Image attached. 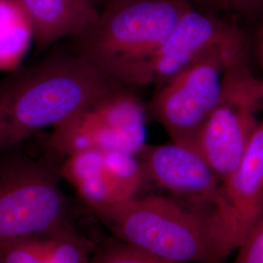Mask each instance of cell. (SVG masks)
Instances as JSON below:
<instances>
[{
  "instance_id": "16",
  "label": "cell",
  "mask_w": 263,
  "mask_h": 263,
  "mask_svg": "<svg viewBox=\"0 0 263 263\" xmlns=\"http://www.w3.org/2000/svg\"><path fill=\"white\" fill-rule=\"evenodd\" d=\"M194 7L221 16L263 14V0H189Z\"/></svg>"
},
{
  "instance_id": "1",
  "label": "cell",
  "mask_w": 263,
  "mask_h": 263,
  "mask_svg": "<svg viewBox=\"0 0 263 263\" xmlns=\"http://www.w3.org/2000/svg\"><path fill=\"white\" fill-rule=\"evenodd\" d=\"M120 86L73 50L57 49L0 81V152L54 128Z\"/></svg>"
},
{
  "instance_id": "5",
  "label": "cell",
  "mask_w": 263,
  "mask_h": 263,
  "mask_svg": "<svg viewBox=\"0 0 263 263\" xmlns=\"http://www.w3.org/2000/svg\"><path fill=\"white\" fill-rule=\"evenodd\" d=\"M248 53L247 37L227 43L156 87L147 109L172 141L196 148L198 136L219 100L227 70L248 59Z\"/></svg>"
},
{
  "instance_id": "7",
  "label": "cell",
  "mask_w": 263,
  "mask_h": 263,
  "mask_svg": "<svg viewBox=\"0 0 263 263\" xmlns=\"http://www.w3.org/2000/svg\"><path fill=\"white\" fill-rule=\"evenodd\" d=\"M263 78L241 60L226 72L221 94L198 136L196 148L222 182L235 170L262 118Z\"/></svg>"
},
{
  "instance_id": "3",
  "label": "cell",
  "mask_w": 263,
  "mask_h": 263,
  "mask_svg": "<svg viewBox=\"0 0 263 263\" xmlns=\"http://www.w3.org/2000/svg\"><path fill=\"white\" fill-rule=\"evenodd\" d=\"M25 143L0 152V244L76 227L62 187L63 158L47 147L35 154Z\"/></svg>"
},
{
  "instance_id": "4",
  "label": "cell",
  "mask_w": 263,
  "mask_h": 263,
  "mask_svg": "<svg viewBox=\"0 0 263 263\" xmlns=\"http://www.w3.org/2000/svg\"><path fill=\"white\" fill-rule=\"evenodd\" d=\"M189 0H111L84 33L71 38L73 50L113 84L124 71L166 37Z\"/></svg>"
},
{
  "instance_id": "10",
  "label": "cell",
  "mask_w": 263,
  "mask_h": 263,
  "mask_svg": "<svg viewBox=\"0 0 263 263\" xmlns=\"http://www.w3.org/2000/svg\"><path fill=\"white\" fill-rule=\"evenodd\" d=\"M147 183L169 197L193 207L216 211L221 204V181L202 154L193 147L172 141L146 144L138 155Z\"/></svg>"
},
{
  "instance_id": "9",
  "label": "cell",
  "mask_w": 263,
  "mask_h": 263,
  "mask_svg": "<svg viewBox=\"0 0 263 263\" xmlns=\"http://www.w3.org/2000/svg\"><path fill=\"white\" fill-rule=\"evenodd\" d=\"M60 174L93 212L141 195L147 183L141 160L122 151H84L66 156Z\"/></svg>"
},
{
  "instance_id": "15",
  "label": "cell",
  "mask_w": 263,
  "mask_h": 263,
  "mask_svg": "<svg viewBox=\"0 0 263 263\" xmlns=\"http://www.w3.org/2000/svg\"><path fill=\"white\" fill-rule=\"evenodd\" d=\"M90 263H174L117 239L98 246Z\"/></svg>"
},
{
  "instance_id": "14",
  "label": "cell",
  "mask_w": 263,
  "mask_h": 263,
  "mask_svg": "<svg viewBox=\"0 0 263 263\" xmlns=\"http://www.w3.org/2000/svg\"><path fill=\"white\" fill-rule=\"evenodd\" d=\"M33 38L28 20L13 0H0V68L15 66Z\"/></svg>"
},
{
  "instance_id": "19",
  "label": "cell",
  "mask_w": 263,
  "mask_h": 263,
  "mask_svg": "<svg viewBox=\"0 0 263 263\" xmlns=\"http://www.w3.org/2000/svg\"><path fill=\"white\" fill-rule=\"evenodd\" d=\"M111 0H92V2L94 3L95 6L99 9V11H101V10L104 8V6L108 3V2H110Z\"/></svg>"
},
{
  "instance_id": "2",
  "label": "cell",
  "mask_w": 263,
  "mask_h": 263,
  "mask_svg": "<svg viewBox=\"0 0 263 263\" xmlns=\"http://www.w3.org/2000/svg\"><path fill=\"white\" fill-rule=\"evenodd\" d=\"M126 244L174 263H224L215 211L169 196L139 195L94 212Z\"/></svg>"
},
{
  "instance_id": "18",
  "label": "cell",
  "mask_w": 263,
  "mask_h": 263,
  "mask_svg": "<svg viewBox=\"0 0 263 263\" xmlns=\"http://www.w3.org/2000/svg\"><path fill=\"white\" fill-rule=\"evenodd\" d=\"M255 45H256V54L258 58V62H259L260 67L262 69L263 78V24L257 32L256 39H255Z\"/></svg>"
},
{
  "instance_id": "12",
  "label": "cell",
  "mask_w": 263,
  "mask_h": 263,
  "mask_svg": "<svg viewBox=\"0 0 263 263\" xmlns=\"http://www.w3.org/2000/svg\"><path fill=\"white\" fill-rule=\"evenodd\" d=\"M32 29L39 49L64 38H76L90 28L100 11L92 0H13Z\"/></svg>"
},
{
  "instance_id": "6",
  "label": "cell",
  "mask_w": 263,
  "mask_h": 263,
  "mask_svg": "<svg viewBox=\"0 0 263 263\" xmlns=\"http://www.w3.org/2000/svg\"><path fill=\"white\" fill-rule=\"evenodd\" d=\"M148 109L132 88L118 87L58 124L46 146L61 158L90 151L139 155L146 142Z\"/></svg>"
},
{
  "instance_id": "17",
  "label": "cell",
  "mask_w": 263,
  "mask_h": 263,
  "mask_svg": "<svg viewBox=\"0 0 263 263\" xmlns=\"http://www.w3.org/2000/svg\"><path fill=\"white\" fill-rule=\"evenodd\" d=\"M237 249L234 263H263V212Z\"/></svg>"
},
{
  "instance_id": "13",
  "label": "cell",
  "mask_w": 263,
  "mask_h": 263,
  "mask_svg": "<svg viewBox=\"0 0 263 263\" xmlns=\"http://www.w3.org/2000/svg\"><path fill=\"white\" fill-rule=\"evenodd\" d=\"M98 245L76 227L0 244V263H90Z\"/></svg>"
},
{
  "instance_id": "11",
  "label": "cell",
  "mask_w": 263,
  "mask_h": 263,
  "mask_svg": "<svg viewBox=\"0 0 263 263\" xmlns=\"http://www.w3.org/2000/svg\"><path fill=\"white\" fill-rule=\"evenodd\" d=\"M216 219L226 256L236 250L263 212V118L235 170L221 182Z\"/></svg>"
},
{
  "instance_id": "8",
  "label": "cell",
  "mask_w": 263,
  "mask_h": 263,
  "mask_svg": "<svg viewBox=\"0 0 263 263\" xmlns=\"http://www.w3.org/2000/svg\"><path fill=\"white\" fill-rule=\"evenodd\" d=\"M244 37L243 29L231 21L192 5L156 47L124 71L117 84L158 87L213 50Z\"/></svg>"
}]
</instances>
